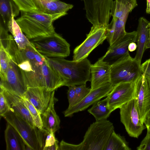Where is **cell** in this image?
I'll list each match as a JSON object with an SVG mask.
<instances>
[{
    "label": "cell",
    "instance_id": "1f68e13d",
    "mask_svg": "<svg viewBox=\"0 0 150 150\" xmlns=\"http://www.w3.org/2000/svg\"><path fill=\"white\" fill-rule=\"evenodd\" d=\"M21 51L23 60L28 59L31 63L35 62V56L37 51L32 45L27 46L25 49Z\"/></svg>",
    "mask_w": 150,
    "mask_h": 150
},
{
    "label": "cell",
    "instance_id": "ab89813d",
    "mask_svg": "<svg viewBox=\"0 0 150 150\" xmlns=\"http://www.w3.org/2000/svg\"><path fill=\"white\" fill-rule=\"evenodd\" d=\"M137 45L135 42H132L130 43L128 46V50L129 51L133 52L137 49Z\"/></svg>",
    "mask_w": 150,
    "mask_h": 150
},
{
    "label": "cell",
    "instance_id": "f546056e",
    "mask_svg": "<svg viewBox=\"0 0 150 150\" xmlns=\"http://www.w3.org/2000/svg\"><path fill=\"white\" fill-rule=\"evenodd\" d=\"M54 134L49 132L47 134L43 150H60L59 142L55 138Z\"/></svg>",
    "mask_w": 150,
    "mask_h": 150
},
{
    "label": "cell",
    "instance_id": "8d00e7d4",
    "mask_svg": "<svg viewBox=\"0 0 150 150\" xmlns=\"http://www.w3.org/2000/svg\"><path fill=\"white\" fill-rule=\"evenodd\" d=\"M18 66L21 71L23 72H28L33 71L34 69L31 62L28 59L23 61Z\"/></svg>",
    "mask_w": 150,
    "mask_h": 150
},
{
    "label": "cell",
    "instance_id": "6da1fadb",
    "mask_svg": "<svg viewBox=\"0 0 150 150\" xmlns=\"http://www.w3.org/2000/svg\"><path fill=\"white\" fill-rule=\"evenodd\" d=\"M47 59L63 80L64 86L81 85L91 81V64L87 58L77 61L67 60L64 58L47 57Z\"/></svg>",
    "mask_w": 150,
    "mask_h": 150
},
{
    "label": "cell",
    "instance_id": "4fadbf2b",
    "mask_svg": "<svg viewBox=\"0 0 150 150\" xmlns=\"http://www.w3.org/2000/svg\"><path fill=\"white\" fill-rule=\"evenodd\" d=\"M137 33L134 31L126 32L122 37L110 46L105 54L101 59L111 65L121 57L129 52L128 46L132 42L137 41Z\"/></svg>",
    "mask_w": 150,
    "mask_h": 150
},
{
    "label": "cell",
    "instance_id": "2e32d148",
    "mask_svg": "<svg viewBox=\"0 0 150 150\" xmlns=\"http://www.w3.org/2000/svg\"><path fill=\"white\" fill-rule=\"evenodd\" d=\"M91 89L93 90L110 82L111 65L100 58L90 68Z\"/></svg>",
    "mask_w": 150,
    "mask_h": 150
},
{
    "label": "cell",
    "instance_id": "484cf974",
    "mask_svg": "<svg viewBox=\"0 0 150 150\" xmlns=\"http://www.w3.org/2000/svg\"><path fill=\"white\" fill-rule=\"evenodd\" d=\"M125 137L116 134L114 130L105 146L104 150H130Z\"/></svg>",
    "mask_w": 150,
    "mask_h": 150
},
{
    "label": "cell",
    "instance_id": "ee69618b",
    "mask_svg": "<svg viewBox=\"0 0 150 150\" xmlns=\"http://www.w3.org/2000/svg\"><path fill=\"white\" fill-rule=\"evenodd\" d=\"M146 48H150V39H149V40L146 46Z\"/></svg>",
    "mask_w": 150,
    "mask_h": 150
},
{
    "label": "cell",
    "instance_id": "f1b7e54d",
    "mask_svg": "<svg viewBox=\"0 0 150 150\" xmlns=\"http://www.w3.org/2000/svg\"><path fill=\"white\" fill-rule=\"evenodd\" d=\"M11 58L2 47H0V76L1 80H4L8 68Z\"/></svg>",
    "mask_w": 150,
    "mask_h": 150
},
{
    "label": "cell",
    "instance_id": "7402d4cb",
    "mask_svg": "<svg viewBox=\"0 0 150 150\" xmlns=\"http://www.w3.org/2000/svg\"><path fill=\"white\" fill-rule=\"evenodd\" d=\"M6 150H26L25 143L17 131L8 123L4 132Z\"/></svg>",
    "mask_w": 150,
    "mask_h": 150
},
{
    "label": "cell",
    "instance_id": "277c9868",
    "mask_svg": "<svg viewBox=\"0 0 150 150\" xmlns=\"http://www.w3.org/2000/svg\"><path fill=\"white\" fill-rule=\"evenodd\" d=\"M3 117L22 137L26 144V150H43L45 137L49 132L32 127L11 109Z\"/></svg>",
    "mask_w": 150,
    "mask_h": 150
},
{
    "label": "cell",
    "instance_id": "b9f144b4",
    "mask_svg": "<svg viewBox=\"0 0 150 150\" xmlns=\"http://www.w3.org/2000/svg\"><path fill=\"white\" fill-rule=\"evenodd\" d=\"M145 125L146 127L149 128L150 129V112L147 117Z\"/></svg>",
    "mask_w": 150,
    "mask_h": 150
},
{
    "label": "cell",
    "instance_id": "7c38bea8",
    "mask_svg": "<svg viewBox=\"0 0 150 150\" xmlns=\"http://www.w3.org/2000/svg\"><path fill=\"white\" fill-rule=\"evenodd\" d=\"M135 98L142 124H145L150 112V89L146 77L142 74L136 80Z\"/></svg>",
    "mask_w": 150,
    "mask_h": 150
},
{
    "label": "cell",
    "instance_id": "7a4b0ae2",
    "mask_svg": "<svg viewBox=\"0 0 150 150\" xmlns=\"http://www.w3.org/2000/svg\"><path fill=\"white\" fill-rule=\"evenodd\" d=\"M21 11V16L16 21L29 40L55 33L53 23L67 14L66 13L50 15L38 11Z\"/></svg>",
    "mask_w": 150,
    "mask_h": 150
},
{
    "label": "cell",
    "instance_id": "9c48e42d",
    "mask_svg": "<svg viewBox=\"0 0 150 150\" xmlns=\"http://www.w3.org/2000/svg\"><path fill=\"white\" fill-rule=\"evenodd\" d=\"M107 38L106 29L102 26L93 25L85 40L76 47L73 51V60L79 61L87 58L97 47Z\"/></svg>",
    "mask_w": 150,
    "mask_h": 150
},
{
    "label": "cell",
    "instance_id": "83f0119b",
    "mask_svg": "<svg viewBox=\"0 0 150 150\" xmlns=\"http://www.w3.org/2000/svg\"><path fill=\"white\" fill-rule=\"evenodd\" d=\"M22 100L30 112L35 126L42 131H46L43 128L41 115L27 99L23 97Z\"/></svg>",
    "mask_w": 150,
    "mask_h": 150
},
{
    "label": "cell",
    "instance_id": "74e56055",
    "mask_svg": "<svg viewBox=\"0 0 150 150\" xmlns=\"http://www.w3.org/2000/svg\"><path fill=\"white\" fill-rule=\"evenodd\" d=\"M60 150H81L80 144H73L67 143L62 140L59 144Z\"/></svg>",
    "mask_w": 150,
    "mask_h": 150
},
{
    "label": "cell",
    "instance_id": "836d02e7",
    "mask_svg": "<svg viewBox=\"0 0 150 150\" xmlns=\"http://www.w3.org/2000/svg\"><path fill=\"white\" fill-rule=\"evenodd\" d=\"M10 110V107L8 103L3 90L0 88V115L3 116Z\"/></svg>",
    "mask_w": 150,
    "mask_h": 150
},
{
    "label": "cell",
    "instance_id": "ffe728a7",
    "mask_svg": "<svg viewBox=\"0 0 150 150\" xmlns=\"http://www.w3.org/2000/svg\"><path fill=\"white\" fill-rule=\"evenodd\" d=\"M38 11L48 14L66 13L73 7L59 0H34Z\"/></svg>",
    "mask_w": 150,
    "mask_h": 150
},
{
    "label": "cell",
    "instance_id": "8fae6325",
    "mask_svg": "<svg viewBox=\"0 0 150 150\" xmlns=\"http://www.w3.org/2000/svg\"><path fill=\"white\" fill-rule=\"evenodd\" d=\"M135 81L121 82L113 86L107 96L109 108L113 111L134 98Z\"/></svg>",
    "mask_w": 150,
    "mask_h": 150
},
{
    "label": "cell",
    "instance_id": "cb8c5ba5",
    "mask_svg": "<svg viewBox=\"0 0 150 150\" xmlns=\"http://www.w3.org/2000/svg\"><path fill=\"white\" fill-rule=\"evenodd\" d=\"M20 11L19 7L13 0H0L1 16L7 27L12 18L18 16Z\"/></svg>",
    "mask_w": 150,
    "mask_h": 150
},
{
    "label": "cell",
    "instance_id": "d4e9b609",
    "mask_svg": "<svg viewBox=\"0 0 150 150\" xmlns=\"http://www.w3.org/2000/svg\"><path fill=\"white\" fill-rule=\"evenodd\" d=\"M88 111L93 115L96 121L107 119L112 112L108 107L107 97L95 103Z\"/></svg>",
    "mask_w": 150,
    "mask_h": 150
},
{
    "label": "cell",
    "instance_id": "d6986e66",
    "mask_svg": "<svg viewBox=\"0 0 150 150\" xmlns=\"http://www.w3.org/2000/svg\"><path fill=\"white\" fill-rule=\"evenodd\" d=\"M10 107L16 113L26 121L32 127H35L33 119L27 107L21 98L1 88Z\"/></svg>",
    "mask_w": 150,
    "mask_h": 150
},
{
    "label": "cell",
    "instance_id": "ac0fdd59",
    "mask_svg": "<svg viewBox=\"0 0 150 150\" xmlns=\"http://www.w3.org/2000/svg\"><path fill=\"white\" fill-rule=\"evenodd\" d=\"M42 87L55 90L64 86V82L58 73L48 63L46 59L41 66Z\"/></svg>",
    "mask_w": 150,
    "mask_h": 150
},
{
    "label": "cell",
    "instance_id": "52a82bcc",
    "mask_svg": "<svg viewBox=\"0 0 150 150\" xmlns=\"http://www.w3.org/2000/svg\"><path fill=\"white\" fill-rule=\"evenodd\" d=\"M140 65L129 52L111 65L110 82L113 86L124 82L135 81L142 74Z\"/></svg>",
    "mask_w": 150,
    "mask_h": 150
},
{
    "label": "cell",
    "instance_id": "5b68a950",
    "mask_svg": "<svg viewBox=\"0 0 150 150\" xmlns=\"http://www.w3.org/2000/svg\"><path fill=\"white\" fill-rule=\"evenodd\" d=\"M37 51L48 58H65L70 54V45L55 32L30 40Z\"/></svg>",
    "mask_w": 150,
    "mask_h": 150
},
{
    "label": "cell",
    "instance_id": "ba28073f",
    "mask_svg": "<svg viewBox=\"0 0 150 150\" xmlns=\"http://www.w3.org/2000/svg\"><path fill=\"white\" fill-rule=\"evenodd\" d=\"M120 121L129 136L138 138L146 127L142 124L135 98L120 108Z\"/></svg>",
    "mask_w": 150,
    "mask_h": 150
},
{
    "label": "cell",
    "instance_id": "5bb4252c",
    "mask_svg": "<svg viewBox=\"0 0 150 150\" xmlns=\"http://www.w3.org/2000/svg\"><path fill=\"white\" fill-rule=\"evenodd\" d=\"M113 87L112 84L108 83L91 90L89 93L80 102L70 108H68L64 112V116H71L74 113L84 110L102 98L107 96Z\"/></svg>",
    "mask_w": 150,
    "mask_h": 150
},
{
    "label": "cell",
    "instance_id": "30bf717a",
    "mask_svg": "<svg viewBox=\"0 0 150 150\" xmlns=\"http://www.w3.org/2000/svg\"><path fill=\"white\" fill-rule=\"evenodd\" d=\"M0 87L22 98L27 88L18 64L11 59L6 78L1 80Z\"/></svg>",
    "mask_w": 150,
    "mask_h": 150
},
{
    "label": "cell",
    "instance_id": "8992f818",
    "mask_svg": "<svg viewBox=\"0 0 150 150\" xmlns=\"http://www.w3.org/2000/svg\"><path fill=\"white\" fill-rule=\"evenodd\" d=\"M114 130L113 124L107 119L96 121L90 125L80 143L81 150H104Z\"/></svg>",
    "mask_w": 150,
    "mask_h": 150
},
{
    "label": "cell",
    "instance_id": "e0dca14e",
    "mask_svg": "<svg viewBox=\"0 0 150 150\" xmlns=\"http://www.w3.org/2000/svg\"><path fill=\"white\" fill-rule=\"evenodd\" d=\"M149 22L143 17H140L138 20L136 31L137 33V48L134 58L140 66L142 56L146 49V45L149 39V29L147 26Z\"/></svg>",
    "mask_w": 150,
    "mask_h": 150
},
{
    "label": "cell",
    "instance_id": "f35d334b",
    "mask_svg": "<svg viewBox=\"0 0 150 150\" xmlns=\"http://www.w3.org/2000/svg\"><path fill=\"white\" fill-rule=\"evenodd\" d=\"M141 69L143 75L150 78V58L141 65Z\"/></svg>",
    "mask_w": 150,
    "mask_h": 150
},
{
    "label": "cell",
    "instance_id": "d590c367",
    "mask_svg": "<svg viewBox=\"0 0 150 150\" xmlns=\"http://www.w3.org/2000/svg\"><path fill=\"white\" fill-rule=\"evenodd\" d=\"M75 86L68 87L67 92L68 98L69 105L68 108H70L76 104V97L75 89Z\"/></svg>",
    "mask_w": 150,
    "mask_h": 150
},
{
    "label": "cell",
    "instance_id": "9a60e30c",
    "mask_svg": "<svg viewBox=\"0 0 150 150\" xmlns=\"http://www.w3.org/2000/svg\"><path fill=\"white\" fill-rule=\"evenodd\" d=\"M54 91L43 87H28L23 97L27 99L42 115L48 107Z\"/></svg>",
    "mask_w": 150,
    "mask_h": 150
},
{
    "label": "cell",
    "instance_id": "7bdbcfd3",
    "mask_svg": "<svg viewBox=\"0 0 150 150\" xmlns=\"http://www.w3.org/2000/svg\"><path fill=\"white\" fill-rule=\"evenodd\" d=\"M146 79L150 89V78L145 76Z\"/></svg>",
    "mask_w": 150,
    "mask_h": 150
},
{
    "label": "cell",
    "instance_id": "44dd1931",
    "mask_svg": "<svg viewBox=\"0 0 150 150\" xmlns=\"http://www.w3.org/2000/svg\"><path fill=\"white\" fill-rule=\"evenodd\" d=\"M54 91L48 108L44 114L41 115L44 129L54 133L60 128V120L54 108Z\"/></svg>",
    "mask_w": 150,
    "mask_h": 150
},
{
    "label": "cell",
    "instance_id": "3957f363",
    "mask_svg": "<svg viewBox=\"0 0 150 150\" xmlns=\"http://www.w3.org/2000/svg\"><path fill=\"white\" fill-rule=\"evenodd\" d=\"M137 0H115L110 8L112 19L106 28V39L112 44L127 32L125 26L129 13L137 6Z\"/></svg>",
    "mask_w": 150,
    "mask_h": 150
},
{
    "label": "cell",
    "instance_id": "4dcf8cb0",
    "mask_svg": "<svg viewBox=\"0 0 150 150\" xmlns=\"http://www.w3.org/2000/svg\"><path fill=\"white\" fill-rule=\"evenodd\" d=\"M21 11H38L34 0H13Z\"/></svg>",
    "mask_w": 150,
    "mask_h": 150
},
{
    "label": "cell",
    "instance_id": "d6a6232c",
    "mask_svg": "<svg viewBox=\"0 0 150 150\" xmlns=\"http://www.w3.org/2000/svg\"><path fill=\"white\" fill-rule=\"evenodd\" d=\"M75 89L76 97V104L87 95L91 91V88L86 87V84L79 86H75Z\"/></svg>",
    "mask_w": 150,
    "mask_h": 150
},
{
    "label": "cell",
    "instance_id": "e575fe53",
    "mask_svg": "<svg viewBox=\"0 0 150 150\" xmlns=\"http://www.w3.org/2000/svg\"><path fill=\"white\" fill-rule=\"evenodd\" d=\"M147 133L145 137L137 147V150H150V129L146 127Z\"/></svg>",
    "mask_w": 150,
    "mask_h": 150
},
{
    "label": "cell",
    "instance_id": "f6af8a7d",
    "mask_svg": "<svg viewBox=\"0 0 150 150\" xmlns=\"http://www.w3.org/2000/svg\"><path fill=\"white\" fill-rule=\"evenodd\" d=\"M148 27H149V39H150V22H149V23L147 25Z\"/></svg>",
    "mask_w": 150,
    "mask_h": 150
},
{
    "label": "cell",
    "instance_id": "60d3db41",
    "mask_svg": "<svg viewBox=\"0 0 150 150\" xmlns=\"http://www.w3.org/2000/svg\"><path fill=\"white\" fill-rule=\"evenodd\" d=\"M146 12L148 14H150V0H146Z\"/></svg>",
    "mask_w": 150,
    "mask_h": 150
},
{
    "label": "cell",
    "instance_id": "4316f807",
    "mask_svg": "<svg viewBox=\"0 0 150 150\" xmlns=\"http://www.w3.org/2000/svg\"><path fill=\"white\" fill-rule=\"evenodd\" d=\"M85 9L92 11H101L109 10L113 0H83Z\"/></svg>",
    "mask_w": 150,
    "mask_h": 150
},
{
    "label": "cell",
    "instance_id": "603a6c76",
    "mask_svg": "<svg viewBox=\"0 0 150 150\" xmlns=\"http://www.w3.org/2000/svg\"><path fill=\"white\" fill-rule=\"evenodd\" d=\"M7 28L12 34L20 50H23L27 46L32 45L30 40L22 32L14 17H13L10 21Z\"/></svg>",
    "mask_w": 150,
    "mask_h": 150
}]
</instances>
